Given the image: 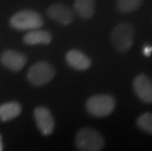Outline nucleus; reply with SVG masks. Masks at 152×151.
I'll list each match as a JSON object with an SVG mask.
<instances>
[{
	"label": "nucleus",
	"instance_id": "obj_1",
	"mask_svg": "<svg viewBox=\"0 0 152 151\" xmlns=\"http://www.w3.org/2000/svg\"><path fill=\"white\" fill-rule=\"evenodd\" d=\"M134 39V28L131 23L117 25L111 34V40L117 51L122 53L131 49Z\"/></svg>",
	"mask_w": 152,
	"mask_h": 151
},
{
	"label": "nucleus",
	"instance_id": "obj_2",
	"mask_svg": "<svg viewBox=\"0 0 152 151\" xmlns=\"http://www.w3.org/2000/svg\"><path fill=\"white\" fill-rule=\"evenodd\" d=\"M116 100L109 94L93 95L87 99L86 108L87 112L94 117H106L114 111Z\"/></svg>",
	"mask_w": 152,
	"mask_h": 151
},
{
	"label": "nucleus",
	"instance_id": "obj_3",
	"mask_svg": "<svg viewBox=\"0 0 152 151\" xmlns=\"http://www.w3.org/2000/svg\"><path fill=\"white\" fill-rule=\"evenodd\" d=\"M12 28L19 31H34L42 27L43 19L37 12L24 10L16 13L10 19Z\"/></svg>",
	"mask_w": 152,
	"mask_h": 151
},
{
	"label": "nucleus",
	"instance_id": "obj_4",
	"mask_svg": "<svg viewBox=\"0 0 152 151\" xmlns=\"http://www.w3.org/2000/svg\"><path fill=\"white\" fill-rule=\"evenodd\" d=\"M76 144L80 151H100L104 147V139L97 131L83 128L77 133Z\"/></svg>",
	"mask_w": 152,
	"mask_h": 151
},
{
	"label": "nucleus",
	"instance_id": "obj_5",
	"mask_svg": "<svg viewBox=\"0 0 152 151\" xmlns=\"http://www.w3.org/2000/svg\"><path fill=\"white\" fill-rule=\"evenodd\" d=\"M55 76V70L47 62H37L31 67L28 72V80L34 85L40 86L49 82Z\"/></svg>",
	"mask_w": 152,
	"mask_h": 151
},
{
	"label": "nucleus",
	"instance_id": "obj_6",
	"mask_svg": "<svg viewBox=\"0 0 152 151\" xmlns=\"http://www.w3.org/2000/svg\"><path fill=\"white\" fill-rule=\"evenodd\" d=\"M132 88L137 97L144 103H152V80L144 74H140L132 82Z\"/></svg>",
	"mask_w": 152,
	"mask_h": 151
},
{
	"label": "nucleus",
	"instance_id": "obj_7",
	"mask_svg": "<svg viewBox=\"0 0 152 151\" xmlns=\"http://www.w3.org/2000/svg\"><path fill=\"white\" fill-rule=\"evenodd\" d=\"M34 116L35 123L43 136H49L55 128V121L51 112L45 107H37L34 109Z\"/></svg>",
	"mask_w": 152,
	"mask_h": 151
},
{
	"label": "nucleus",
	"instance_id": "obj_8",
	"mask_svg": "<svg viewBox=\"0 0 152 151\" xmlns=\"http://www.w3.org/2000/svg\"><path fill=\"white\" fill-rule=\"evenodd\" d=\"M46 13L51 20L64 26L70 25L75 19V14L72 9L64 4H60V3L51 5L47 9Z\"/></svg>",
	"mask_w": 152,
	"mask_h": 151
},
{
	"label": "nucleus",
	"instance_id": "obj_9",
	"mask_svg": "<svg viewBox=\"0 0 152 151\" xmlns=\"http://www.w3.org/2000/svg\"><path fill=\"white\" fill-rule=\"evenodd\" d=\"M27 57L18 51L5 50L0 55V62L7 69L13 72H19L27 64Z\"/></svg>",
	"mask_w": 152,
	"mask_h": 151
},
{
	"label": "nucleus",
	"instance_id": "obj_10",
	"mask_svg": "<svg viewBox=\"0 0 152 151\" xmlns=\"http://www.w3.org/2000/svg\"><path fill=\"white\" fill-rule=\"evenodd\" d=\"M66 61L70 67L79 71L87 70L91 66V60L89 59V57L82 51L76 49L70 50L66 54Z\"/></svg>",
	"mask_w": 152,
	"mask_h": 151
},
{
	"label": "nucleus",
	"instance_id": "obj_11",
	"mask_svg": "<svg viewBox=\"0 0 152 151\" xmlns=\"http://www.w3.org/2000/svg\"><path fill=\"white\" fill-rule=\"evenodd\" d=\"M24 42L28 45H35V44H49L52 40V35L46 31L34 30L28 31L25 34L23 38Z\"/></svg>",
	"mask_w": 152,
	"mask_h": 151
},
{
	"label": "nucleus",
	"instance_id": "obj_12",
	"mask_svg": "<svg viewBox=\"0 0 152 151\" xmlns=\"http://www.w3.org/2000/svg\"><path fill=\"white\" fill-rule=\"evenodd\" d=\"M22 112V106L15 101L7 102L0 105V120L2 122H8L17 118Z\"/></svg>",
	"mask_w": 152,
	"mask_h": 151
},
{
	"label": "nucleus",
	"instance_id": "obj_13",
	"mask_svg": "<svg viewBox=\"0 0 152 151\" xmlns=\"http://www.w3.org/2000/svg\"><path fill=\"white\" fill-rule=\"evenodd\" d=\"M74 8L83 19H89L94 15L95 5L91 0H77L74 2Z\"/></svg>",
	"mask_w": 152,
	"mask_h": 151
},
{
	"label": "nucleus",
	"instance_id": "obj_14",
	"mask_svg": "<svg viewBox=\"0 0 152 151\" xmlns=\"http://www.w3.org/2000/svg\"><path fill=\"white\" fill-rule=\"evenodd\" d=\"M142 4L140 0H120L117 2V9L121 13H132Z\"/></svg>",
	"mask_w": 152,
	"mask_h": 151
},
{
	"label": "nucleus",
	"instance_id": "obj_15",
	"mask_svg": "<svg viewBox=\"0 0 152 151\" xmlns=\"http://www.w3.org/2000/svg\"><path fill=\"white\" fill-rule=\"evenodd\" d=\"M137 127L147 133L152 134V113L141 114L137 120Z\"/></svg>",
	"mask_w": 152,
	"mask_h": 151
},
{
	"label": "nucleus",
	"instance_id": "obj_16",
	"mask_svg": "<svg viewBox=\"0 0 152 151\" xmlns=\"http://www.w3.org/2000/svg\"><path fill=\"white\" fill-rule=\"evenodd\" d=\"M142 52L146 57H149L152 53V46L149 45V44H145L143 48H142Z\"/></svg>",
	"mask_w": 152,
	"mask_h": 151
},
{
	"label": "nucleus",
	"instance_id": "obj_17",
	"mask_svg": "<svg viewBox=\"0 0 152 151\" xmlns=\"http://www.w3.org/2000/svg\"><path fill=\"white\" fill-rule=\"evenodd\" d=\"M3 150V142H2V136L0 134V151Z\"/></svg>",
	"mask_w": 152,
	"mask_h": 151
}]
</instances>
